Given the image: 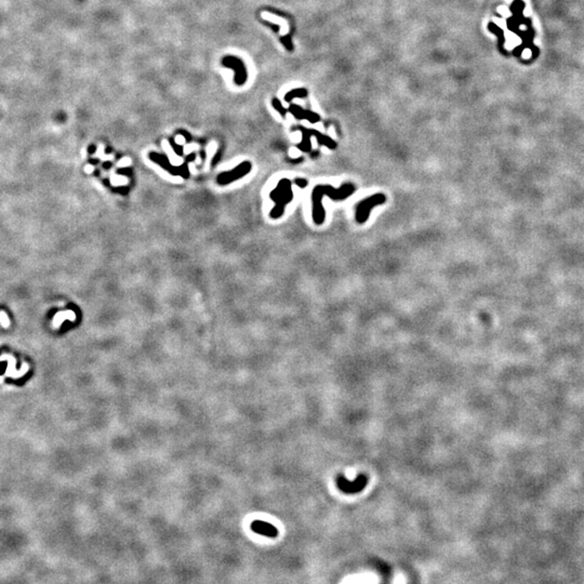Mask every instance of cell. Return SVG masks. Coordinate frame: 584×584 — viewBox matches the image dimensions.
Listing matches in <instances>:
<instances>
[{
    "instance_id": "cell-5",
    "label": "cell",
    "mask_w": 584,
    "mask_h": 584,
    "mask_svg": "<svg viewBox=\"0 0 584 584\" xmlns=\"http://www.w3.org/2000/svg\"><path fill=\"white\" fill-rule=\"evenodd\" d=\"M222 64L224 66H228L233 68L235 70V83L236 84L241 85L246 83L247 80V70L245 67L244 62L240 59L236 57H226L222 60Z\"/></svg>"
},
{
    "instance_id": "cell-11",
    "label": "cell",
    "mask_w": 584,
    "mask_h": 584,
    "mask_svg": "<svg viewBox=\"0 0 584 584\" xmlns=\"http://www.w3.org/2000/svg\"><path fill=\"white\" fill-rule=\"evenodd\" d=\"M306 97H308V91H306V90L303 88H300V89L292 90V91L287 93L285 95V100L287 101V102L290 103L292 99H295V98L302 99V98H306Z\"/></svg>"
},
{
    "instance_id": "cell-6",
    "label": "cell",
    "mask_w": 584,
    "mask_h": 584,
    "mask_svg": "<svg viewBox=\"0 0 584 584\" xmlns=\"http://www.w3.org/2000/svg\"><path fill=\"white\" fill-rule=\"evenodd\" d=\"M251 169H252V164H250L249 162H245L243 164H240L238 167L234 169L233 171H230V172L224 173L221 175L220 181L222 183H229V182H231V181H235L241 177H245L247 173H249V171Z\"/></svg>"
},
{
    "instance_id": "cell-1",
    "label": "cell",
    "mask_w": 584,
    "mask_h": 584,
    "mask_svg": "<svg viewBox=\"0 0 584 584\" xmlns=\"http://www.w3.org/2000/svg\"><path fill=\"white\" fill-rule=\"evenodd\" d=\"M356 192V188L353 183H344L339 188H334L332 185L319 184L314 188L311 195L312 200V218L316 225H323L326 219V212L323 206L324 196H328L332 200L342 201L345 200Z\"/></svg>"
},
{
    "instance_id": "cell-7",
    "label": "cell",
    "mask_w": 584,
    "mask_h": 584,
    "mask_svg": "<svg viewBox=\"0 0 584 584\" xmlns=\"http://www.w3.org/2000/svg\"><path fill=\"white\" fill-rule=\"evenodd\" d=\"M288 109L296 119H306V120H309L311 124H316L317 122H319V119H320L318 114L311 112V110H308V109H303L295 104H291Z\"/></svg>"
},
{
    "instance_id": "cell-2",
    "label": "cell",
    "mask_w": 584,
    "mask_h": 584,
    "mask_svg": "<svg viewBox=\"0 0 584 584\" xmlns=\"http://www.w3.org/2000/svg\"><path fill=\"white\" fill-rule=\"evenodd\" d=\"M293 190H292V182L289 179H281L276 188L270 194L271 199L274 201V208L271 210L270 215L271 219L277 220L283 216L285 209L292 199H293Z\"/></svg>"
},
{
    "instance_id": "cell-4",
    "label": "cell",
    "mask_w": 584,
    "mask_h": 584,
    "mask_svg": "<svg viewBox=\"0 0 584 584\" xmlns=\"http://www.w3.org/2000/svg\"><path fill=\"white\" fill-rule=\"evenodd\" d=\"M367 484H368V477L365 474L358 475L355 480H346L343 475H339L336 477V486L342 492L349 493V495L358 493L361 490H364Z\"/></svg>"
},
{
    "instance_id": "cell-8",
    "label": "cell",
    "mask_w": 584,
    "mask_h": 584,
    "mask_svg": "<svg viewBox=\"0 0 584 584\" xmlns=\"http://www.w3.org/2000/svg\"><path fill=\"white\" fill-rule=\"evenodd\" d=\"M251 529H252L254 532L256 533H260V535H263L266 537H270V538H276L278 536V529L275 526L271 525V523L269 522H265V521H255L252 523H251Z\"/></svg>"
},
{
    "instance_id": "cell-9",
    "label": "cell",
    "mask_w": 584,
    "mask_h": 584,
    "mask_svg": "<svg viewBox=\"0 0 584 584\" xmlns=\"http://www.w3.org/2000/svg\"><path fill=\"white\" fill-rule=\"evenodd\" d=\"M309 132L311 133V135H314L317 140V142H318V144H320V145H325L330 149H335L336 146H338L335 141H334L329 137H327V135H325L324 133L319 132V131H317L315 129H309Z\"/></svg>"
},
{
    "instance_id": "cell-12",
    "label": "cell",
    "mask_w": 584,
    "mask_h": 584,
    "mask_svg": "<svg viewBox=\"0 0 584 584\" xmlns=\"http://www.w3.org/2000/svg\"><path fill=\"white\" fill-rule=\"evenodd\" d=\"M273 106L277 110V112L283 116V117H285V116L287 115V112H289V109L285 108L283 105H281V103L279 102V100H277V99L273 100Z\"/></svg>"
},
{
    "instance_id": "cell-3",
    "label": "cell",
    "mask_w": 584,
    "mask_h": 584,
    "mask_svg": "<svg viewBox=\"0 0 584 584\" xmlns=\"http://www.w3.org/2000/svg\"><path fill=\"white\" fill-rule=\"evenodd\" d=\"M386 201V196L383 193H376L361 199L356 206L355 220L358 224H364L368 221L371 210L379 205H383Z\"/></svg>"
},
{
    "instance_id": "cell-10",
    "label": "cell",
    "mask_w": 584,
    "mask_h": 584,
    "mask_svg": "<svg viewBox=\"0 0 584 584\" xmlns=\"http://www.w3.org/2000/svg\"><path fill=\"white\" fill-rule=\"evenodd\" d=\"M294 129L298 130V131H301V132H302V142L298 145L299 149L303 150V152H310L312 135L309 132V129L308 128H304V127H301V125H296L295 128H293V130Z\"/></svg>"
},
{
    "instance_id": "cell-13",
    "label": "cell",
    "mask_w": 584,
    "mask_h": 584,
    "mask_svg": "<svg viewBox=\"0 0 584 584\" xmlns=\"http://www.w3.org/2000/svg\"><path fill=\"white\" fill-rule=\"evenodd\" d=\"M293 183H294L296 186H299L300 188H306V186L309 185L308 180H305V179H300V178H299V179H295V180L293 181Z\"/></svg>"
}]
</instances>
